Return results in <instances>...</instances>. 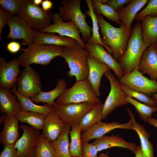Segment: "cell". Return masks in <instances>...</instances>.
I'll return each instance as SVG.
<instances>
[{
    "label": "cell",
    "mask_w": 157,
    "mask_h": 157,
    "mask_svg": "<svg viewBox=\"0 0 157 157\" xmlns=\"http://www.w3.org/2000/svg\"><path fill=\"white\" fill-rule=\"evenodd\" d=\"M102 38L101 40L110 47L113 57L118 62L126 51L131 33L122 25L115 27L106 21L101 15H96Z\"/></svg>",
    "instance_id": "6da1fadb"
},
{
    "label": "cell",
    "mask_w": 157,
    "mask_h": 157,
    "mask_svg": "<svg viewBox=\"0 0 157 157\" xmlns=\"http://www.w3.org/2000/svg\"><path fill=\"white\" fill-rule=\"evenodd\" d=\"M149 46L144 41L141 23L137 22L131 32L125 53L118 62L124 74L131 72L138 66L143 53Z\"/></svg>",
    "instance_id": "7a4b0ae2"
},
{
    "label": "cell",
    "mask_w": 157,
    "mask_h": 157,
    "mask_svg": "<svg viewBox=\"0 0 157 157\" xmlns=\"http://www.w3.org/2000/svg\"><path fill=\"white\" fill-rule=\"evenodd\" d=\"M63 48L62 46L33 42L23 50L17 58L20 65L25 68L33 63L47 65L53 59L60 56Z\"/></svg>",
    "instance_id": "3957f363"
},
{
    "label": "cell",
    "mask_w": 157,
    "mask_h": 157,
    "mask_svg": "<svg viewBox=\"0 0 157 157\" xmlns=\"http://www.w3.org/2000/svg\"><path fill=\"white\" fill-rule=\"evenodd\" d=\"M78 43L71 47H63L60 56L65 59L69 70L67 74L69 77L75 76L76 81L87 78L89 72L88 52Z\"/></svg>",
    "instance_id": "277c9868"
},
{
    "label": "cell",
    "mask_w": 157,
    "mask_h": 157,
    "mask_svg": "<svg viewBox=\"0 0 157 157\" xmlns=\"http://www.w3.org/2000/svg\"><path fill=\"white\" fill-rule=\"evenodd\" d=\"M80 0H63L59 8V14L63 21H71L78 27L85 43L91 36L92 28L86 20L85 14L82 12L80 7Z\"/></svg>",
    "instance_id": "5b68a950"
},
{
    "label": "cell",
    "mask_w": 157,
    "mask_h": 157,
    "mask_svg": "<svg viewBox=\"0 0 157 157\" xmlns=\"http://www.w3.org/2000/svg\"><path fill=\"white\" fill-rule=\"evenodd\" d=\"M32 29L41 31L51 24L53 14L44 11L33 0H22L20 10L18 14Z\"/></svg>",
    "instance_id": "8992f818"
},
{
    "label": "cell",
    "mask_w": 157,
    "mask_h": 157,
    "mask_svg": "<svg viewBox=\"0 0 157 157\" xmlns=\"http://www.w3.org/2000/svg\"><path fill=\"white\" fill-rule=\"evenodd\" d=\"M100 101L93 91L87 78L76 81L71 87L67 88L55 101L56 103L62 104L84 102L95 104Z\"/></svg>",
    "instance_id": "52a82bcc"
},
{
    "label": "cell",
    "mask_w": 157,
    "mask_h": 157,
    "mask_svg": "<svg viewBox=\"0 0 157 157\" xmlns=\"http://www.w3.org/2000/svg\"><path fill=\"white\" fill-rule=\"evenodd\" d=\"M95 104L88 102L62 104L55 102L52 106L54 112L72 127L79 125L83 116Z\"/></svg>",
    "instance_id": "ba28073f"
},
{
    "label": "cell",
    "mask_w": 157,
    "mask_h": 157,
    "mask_svg": "<svg viewBox=\"0 0 157 157\" xmlns=\"http://www.w3.org/2000/svg\"><path fill=\"white\" fill-rule=\"evenodd\" d=\"M104 75L110 82V89L103 104V119H105L116 108L129 103L126 99V95L121 88L119 82L114 74L110 71H108Z\"/></svg>",
    "instance_id": "9c48e42d"
},
{
    "label": "cell",
    "mask_w": 157,
    "mask_h": 157,
    "mask_svg": "<svg viewBox=\"0 0 157 157\" xmlns=\"http://www.w3.org/2000/svg\"><path fill=\"white\" fill-rule=\"evenodd\" d=\"M16 83L17 91L23 96L33 97L41 91L42 84L39 74L30 66L23 70Z\"/></svg>",
    "instance_id": "30bf717a"
},
{
    "label": "cell",
    "mask_w": 157,
    "mask_h": 157,
    "mask_svg": "<svg viewBox=\"0 0 157 157\" xmlns=\"http://www.w3.org/2000/svg\"><path fill=\"white\" fill-rule=\"evenodd\" d=\"M118 81L131 89L146 94L157 93V81L148 79L140 72L137 66L131 72L124 74Z\"/></svg>",
    "instance_id": "8fae6325"
},
{
    "label": "cell",
    "mask_w": 157,
    "mask_h": 157,
    "mask_svg": "<svg viewBox=\"0 0 157 157\" xmlns=\"http://www.w3.org/2000/svg\"><path fill=\"white\" fill-rule=\"evenodd\" d=\"M23 131L22 136L15 144L17 157H35V148L40 135V130L28 125L19 126Z\"/></svg>",
    "instance_id": "7c38bea8"
},
{
    "label": "cell",
    "mask_w": 157,
    "mask_h": 157,
    "mask_svg": "<svg viewBox=\"0 0 157 157\" xmlns=\"http://www.w3.org/2000/svg\"><path fill=\"white\" fill-rule=\"evenodd\" d=\"M52 21L53 24H51L40 32L54 33L62 36L72 38L76 40L82 48L85 49V43L80 37V31L73 22L71 21L64 22L59 13L57 12L53 14Z\"/></svg>",
    "instance_id": "4fadbf2b"
},
{
    "label": "cell",
    "mask_w": 157,
    "mask_h": 157,
    "mask_svg": "<svg viewBox=\"0 0 157 157\" xmlns=\"http://www.w3.org/2000/svg\"><path fill=\"white\" fill-rule=\"evenodd\" d=\"M7 24L9 28V32L6 38L22 39L24 45H29L33 42L34 31L19 15L13 16Z\"/></svg>",
    "instance_id": "5bb4252c"
},
{
    "label": "cell",
    "mask_w": 157,
    "mask_h": 157,
    "mask_svg": "<svg viewBox=\"0 0 157 157\" xmlns=\"http://www.w3.org/2000/svg\"><path fill=\"white\" fill-rule=\"evenodd\" d=\"M20 65L16 58L6 61L4 58H0V86L11 89L17 83L21 70Z\"/></svg>",
    "instance_id": "9a60e30c"
},
{
    "label": "cell",
    "mask_w": 157,
    "mask_h": 157,
    "mask_svg": "<svg viewBox=\"0 0 157 157\" xmlns=\"http://www.w3.org/2000/svg\"><path fill=\"white\" fill-rule=\"evenodd\" d=\"M85 49L88 51L89 55L109 67L117 78H119L124 75L122 69L119 63L106 51L102 45L98 43H85Z\"/></svg>",
    "instance_id": "2e32d148"
},
{
    "label": "cell",
    "mask_w": 157,
    "mask_h": 157,
    "mask_svg": "<svg viewBox=\"0 0 157 157\" xmlns=\"http://www.w3.org/2000/svg\"><path fill=\"white\" fill-rule=\"evenodd\" d=\"M132 123V121L131 119L124 124L119 123L117 122L107 123L101 121L81 134L82 143L88 142L92 139L100 138L106 133L115 129H131Z\"/></svg>",
    "instance_id": "e0dca14e"
},
{
    "label": "cell",
    "mask_w": 157,
    "mask_h": 157,
    "mask_svg": "<svg viewBox=\"0 0 157 157\" xmlns=\"http://www.w3.org/2000/svg\"><path fill=\"white\" fill-rule=\"evenodd\" d=\"M89 72L87 78L92 89L98 97L100 95V85L102 76L111 68L90 55L88 58Z\"/></svg>",
    "instance_id": "ac0fdd59"
},
{
    "label": "cell",
    "mask_w": 157,
    "mask_h": 157,
    "mask_svg": "<svg viewBox=\"0 0 157 157\" xmlns=\"http://www.w3.org/2000/svg\"><path fill=\"white\" fill-rule=\"evenodd\" d=\"M66 124L57 114L52 112L45 119L42 134L45 138L53 141L62 133Z\"/></svg>",
    "instance_id": "d6986e66"
},
{
    "label": "cell",
    "mask_w": 157,
    "mask_h": 157,
    "mask_svg": "<svg viewBox=\"0 0 157 157\" xmlns=\"http://www.w3.org/2000/svg\"><path fill=\"white\" fill-rule=\"evenodd\" d=\"M138 67L139 71L148 74L150 79H157V52L154 45H150L144 51Z\"/></svg>",
    "instance_id": "ffe728a7"
},
{
    "label": "cell",
    "mask_w": 157,
    "mask_h": 157,
    "mask_svg": "<svg viewBox=\"0 0 157 157\" xmlns=\"http://www.w3.org/2000/svg\"><path fill=\"white\" fill-rule=\"evenodd\" d=\"M148 0H131L125 7L117 11L121 25L131 33V24L138 12L144 6Z\"/></svg>",
    "instance_id": "44dd1931"
},
{
    "label": "cell",
    "mask_w": 157,
    "mask_h": 157,
    "mask_svg": "<svg viewBox=\"0 0 157 157\" xmlns=\"http://www.w3.org/2000/svg\"><path fill=\"white\" fill-rule=\"evenodd\" d=\"M11 89L0 87V112L14 116L21 110L20 102Z\"/></svg>",
    "instance_id": "7402d4cb"
},
{
    "label": "cell",
    "mask_w": 157,
    "mask_h": 157,
    "mask_svg": "<svg viewBox=\"0 0 157 157\" xmlns=\"http://www.w3.org/2000/svg\"><path fill=\"white\" fill-rule=\"evenodd\" d=\"M18 120L14 116L6 115L3 130L0 133V142L4 146L14 144L19 138Z\"/></svg>",
    "instance_id": "603a6c76"
},
{
    "label": "cell",
    "mask_w": 157,
    "mask_h": 157,
    "mask_svg": "<svg viewBox=\"0 0 157 157\" xmlns=\"http://www.w3.org/2000/svg\"><path fill=\"white\" fill-rule=\"evenodd\" d=\"M33 42L43 44L55 45L63 47H71L78 43L72 38L62 36L56 33L41 32L34 31Z\"/></svg>",
    "instance_id": "cb8c5ba5"
},
{
    "label": "cell",
    "mask_w": 157,
    "mask_h": 157,
    "mask_svg": "<svg viewBox=\"0 0 157 157\" xmlns=\"http://www.w3.org/2000/svg\"><path fill=\"white\" fill-rule=\"evenodd\" d=\"M97 147L98 151L114 147L128 149L135 152L137 146L135 144L125 141L118 135H104L96 139L92 143Z\"/></svg>",
    "instance_id": "d4e9b609"
},
{
    "label": "cell",
    "mask_w": 157,
    "mask_h": 157,
    "mask_svg": "<svg viewBox=\"0 0 157 157\" xmlns=\"http://www.w3.org/2000/svg\"><path fill=\"white\" fill-rule=\"evenodd\" d=\"M127 110L132 123L131 129L135 131L140 139L142 149L146 157H154L153 145L149 140L150 134L144 126L136 122L133 114L129 108Z\"/></svg>",
    "instance_id": "484cf974"
},
{
    "label": "cell",
    "mask_w": 157,
    "mask_h": 157,
    "mask_svg": "<svg viewBox=\"0 0 157 157\" xmlns=\"http://www.w3.org/2000/svg\"><path fill=\"white\" fill-rule=\"evenodd\" d=\"M66 89L67 83L63 79L60 78L58 80L56 85L53 90L48 92L41 91L37 95L30 98L33 102L46 103L52 106L55 103V100Z\"/></svg>",
    "instance_id": "4316f807"
},
{
    "label": "cell",
    "mask_w": 157,
    "mask_h": 157,
    "mask_svg": "<svg viewBox=\"0 0 157 157\" xmlns=\"http://www.w3.org/2000/svg\"><path fill=\"white\" fill-rule=\"evenodd\" d=\"M11 90L16 95L17 100L20 103L21 110L35 112L46 115L52 112H54L53 106L47 104L44 105H38L34 103L30 97L20 94L17 90L16 85Z\"/></svg>",
    "instance_id": "83f0119b"
},
{
    "label": "cell",
    "mask_w": 157,
    "mask_h": 157,
    "mask_svg": "<svg viewBox=\"0 0 157 157\" xmlns=\"http://www.w3.org/2000/svg\"><path fill=\"white\" fill-rule=\"evenodd\" d=\"M141 21L144 41L154 46L157 43V16H146Z\"/></svg>",
    "instance_id": "f1b7e54d"
},
{
    "label": "cell",
    "mask_w": 157,
    "mask_h": 157,
    "mask_svg": "<svg viewBox=\"0 0 157 157\" xmlns=\"http://www.w3.org/2000/svg\"><path fill=\"white\" fill-rule=\"evenodd\" d=\"M103 104L101 101L95 104L82 117L79 125L83 133L103 119Z\"/></svg>",
    "instance_id": "f546056e"
},
{
    "label": "cell",
    "mask_w": 157,
    "mask_h": 157,
    "mask_svg": "<svg viewBox=\"0 0 157 157\" xmlns=\"http://www.w3.org/2000/svg\"><path fill=\"white\" fill-rule=\"evenodd\" d=\"M85 1L89 9L86 11L85 14L90 17L92 24V35L86 42V43L89 44L93 43L101 44L105 48L108 53L112 55V51L111 48L106 46L104 44L100 37L99 31V25L98 19L97 15L94 11L92 6V0H85Z\"/></svg>",
    "instance_id": "4dcf8cb0"
},
{
    "label": "cell",
    "mask_w": 157,
    "mask_h": 157,
    "mask_svg": "<svg viewBox=\"0 0 157 157\" xmlns=\"http://www.w3.org/2000/svg\"><path fill=\"white\" fill-rule=\"evenodd\" d=\"M70 127L67 124L63 131L57 139L51 141L55 151V157H72L69 152V134Z\"/></svg>",
    "instance_id": "1f68e13d"
},
{
    "label": "cell",
    "mask_w": 157,
    "mask_h": 157,
    "mask_svg": "<svg viewBox=\"0 0 157 157\" xmlns=\"http://www.w3.org/2000/svg\"><path fill=\"white\" fill-rule=\"evenodd\" d=\"M46 116L35 112L21 110L15 116L19 121L27 124L40 130L42 129Z\"/></svg>",
    "instance_id": "d6a6232c"
},
{
    "label": "cell",
    "mask_w": 157,
    "mask_h": 157,
    "mask_svg": "<svg viewBox=\"0 0 157 157\" xmlns=\"http://www.w3.org/2000/svg\"><path fill=\"white\" fill-rule=\"evenodd\" d=\"M71 127L72 130L69 132L71 139L69 146L70 155L71 157H82L81 128L79 125Z\"/></svg>",
    "instance_id": "836d02e7"
},
{
    "label": "cell",
    "mask_w": 157,
    "mask_h": 157,
    "mask_svg": "<svg viewBox=\"0 0 157 157\" xmlns=\"http://www.w3.org/2000/svg\"><path fill=\"white\" fill-rule=\"evenodd\" d=\"M92 3L96 15H103L108 20L115 22L120 26L121 25L117 11L108 5L101 3L99 0H92Z\"/></svg>",
    "instance_id": "e575fe53"
},
{
    "label": "cell",
    "mask_w": 157,
    "mask_h": 157,
    "mask_svg": "<svg viewBox=\"0 0 157 157\" xmlns=\"http://www.w3.org/2000/svg\"><path fill=\"white\" fill-rule=\"evenodd\" d=\"M35 157H55L54 149L51 142L41 134L35 148Z\"/></svg>",
    "instance_id": "d590c367"
},
{
    "label": "cell",
    "mask_w": 157,
    "mask_h": 157,
    "mask_svg": "<svg viewBox=\"0 0 157 157\" xmlns=\"http://www.w3.org/2000/svg\"><path fill=\"white\" fill-rule=\"evenodd\" d=\"M126 99L129 103L135 107L141 118L145 122H147V119L151 117L153 113L157 111V106H151L142 103L127 95Z\"/></svg>",
    "instance_id": "8d00e7d4"
},
{
    "label": "cell",
    "mask_w": 157,
    "mask_h": 157,
    "mask_svg": "<svg viewBox=\"0 0 157 157\" xmlns=\"http://www.w3.org/2000/svg\"><path fill=\"white\" fill-rule=\"evenodd\" d=\"M120 85L121 88L126 95L134 98L149 106H157L153 99L147 94L133 90L122 83H120Z\"/></svg>",
    "instance_id": "74e56055"
},
{
    "label": "cell",
    "mask_w": 157,
    "mask_h": 157,
    "mask_svg": "<svg viewBox=\"0 0 157 157\" xmlns=\"http://www.w3.org/2000/svg\"><path fill=\"white\" fill-rule=\"evenodd\" d=\"M149 16H157V0H150L146 7L136 15L134 20L141 21L144 17Z\"/></svg>",
    "instance_id": "f35d334b"
},
{
    "label": "cell",
    "mask_w": 157,
    "mask_h": 157,
    "mask_svg": "<svg viewBox=\"0 0 157 157\" xmlns=\"http://www.w3.org/2000/svg\"><path fill=\"white\" fill-rule=\"evenodd\" d=\"M21 3L22 0H0V6L1 8L14 15L19 13Z\"/></svg>",
    "instance_id": "ab89813d"
},
{
    "label": "cell",
    "mask_w": 157,
    "mask_h": 157,
    "mask_svg": "<svg viewBox=\"0 0 157 157\" xmlns=\"http://www.w3.org/2000/svg\"><path fill=\"white\" fill-rule=\"evenodd\" d=\"M82 157H97L98 151L96 145L92 143L82 144Z\"/></svg>",
    "instance_id": "60d3db41"
},
{
    "label": "cell",
    "mask_w": 157,
    "mask_h": 157,
    "mask_svg": "<svg viewBox=\"0 0 157 157\" xmlns=\"http://www.w3.org/2000/svg\"><path fill=\"white\" fill-rule=\"evenodd\" d=\"M17 149L15 147V144L4 146L0 153V157H17Z\"/></svg>",
    "instance_id": "b9f144b4"
},
{
    "label": "cell",
    "mask_w": 157,
    "mask_h": 157,
    "mask_svg": "<svg viewBox=\"0 0 157 157\" xmlns=\"http://www.w3.org/2000/svg\"><path fill=\"white\" fill-rule=\"evenodd\" d=\"M13 16L12 14L2 8H0V39L1 38V33L3 27Z\"/></svg>",
    "instance_id": "7bdbcfd3"
},
{
    "label": "cell",
    "mask_w": 157,
    "mask_h": 157,
    "mask_svg": "<svg viewBox=\"0 0 157 157\" xmlns=\"http://www.w3.org/2000/svg\"><path fill=\"white\" fill-rule=\"evenodd\" d=\"M131 0H108L106 4L117 11L125 5L129 4Z\"/></svg>",
    "instance_id": "ee69618b"
},
{
    "label": "cell",
    "mask_w": 157,
    "mask_h": 157,
    "mask_svg": "<svg viewBox=\"0 0 157 157\" xmlns=\"http://www.w3.org/2000/svg\"><path fill=\"white\" fill-rule=\"evenodd\" d=\"M7 50L10 53H15L18 52L20 49V43L15 41H12L8 43L6 46Z\"/></svg>",
    "instance_id": "f6af8a7d"
},
{
    "label": "cell",
    "mask_w": 157,
    "mask_h": 157,
    "mask_svg": "<svg viewBox=\"0 0 157 157\" xmlns=\"http://www.w3.org/2000/svg\"><path fill=\"white\" fill-rule=\"evenodd\" d=\"M42 8L45 11H49L53 7V3L49 0H45L43 1L41 3Z\"/></svg>",
    "instance_id": "bcb514c9"
},
{
    "label": "cell",
    "mask_w": 157,
    "mask_h": 157,
    "mask_svg": "<svg viewBox=\"0 0 157 157\" xmlns=\"http://www.w3.org/2000/svg\"><path fill=\"white\" fill-rule=\"evenodd\" d=\"M134 153L135 157H146L143 153L140 145L137 146Z\"/></svg>",
    "instance_id": "7dc6e473"
},
{
    "label": "cell",
    "mask_w": 157,
    "mask_h": 157,
    "mask_svg": "<svg viewBox=\"0 0 157 157\" xmlns=\"http://www.w3.org/2000/svg\"><path fill=\"white\" fill-rule=\"evenodd\" d=\"M156 116L157 117V114L156 115ZM147 122L157 128V119L152 117L149 118L147 119Z\"/></svg>",
    "instance_id": "c3c4849f"
},
{
    "label": "cell",
    "mask_w": 157,
    "mask_h": 157,
    "mask_svg": "<svg viewBox=\"0 0 157 157\" xmlns=\"http://www.w3.org/2000/svg\"><path fill=\"white\" fill-rule=\"evenodd\" d=\"M6 115L4 113H2L0 118V125L4 122Z\"/></svg>",
    "instance_id": "681fc988"
},
{
    "label": "cell",
    "mask_w": 157,
    "mask_h": 157,
    "mask_svg": "<svg viewBox=\"0 0 157 157\" xmlns=\"http://www.w3.org/2000/svg\"><path fill=\"white\" fill-rule=\"evenodd\" d=\"M33 3L35 5L39 6V4L42 3L43 1L42 0H33Z\"/></svg>",
    "instance_id": "f907efd6"
},
{
    "label": "cell",
    "mask_w": 157,
    "mask_h": 157,
    "mask_svg": "<svg viewBox=\"0 0 157 157\" xmlns=\"http://www.w3.org/2000/svg\"><path fill=\"white\" fill-rule=\"evenodd\" d=\"M97 157H110L108 153H100Z\"/></svg>",
    "instance_id": "816d5d0a"
},
{
    "label": "cell",
    "mask_w": 157,
    "mask_h": 157,
    "mask_svg": "<svg viewBox=\"0 0 157 157\" xmlns=\"http://www.w3.org/2000/svg\"><path fill=\"white\" fill-rule=\"evenodd\" d=\"M152 98L154 100L157 106V93H154L152 95Z\"/></svg>",
    "instance_id": "f5cc1de1"
},
{
    "label": "cell",
    "mask_w": 157,
    "mask_h": 157,
    "mask_svg": "<svg viewBox=\"0 0 157 157\" xmlns=\"http://www.w3.org/2000/svg\"><path fill=\"white\" fill-rule=\"evenodd\" d=\"M99 1L101 3L104 4H106L108 0H99Z\"/></svg>",
    "instance_id": "db71d44e"
},
{
    "label": "cell",
    "mask_w": 157,
    "mask_h": 157,
    "mask_svg": "<svg viewBox=\"0 0 157 157\" xmlns=\"http://www.w3.org/2000/svg\"><path fill=\"white\" fill-rule=\"evenodd\" d=\"M154 47L157 52V43L154 45Z\"/></svg>",
    "instance_id": "11a10c76"
},
{
    "label": "cell",
    "mask_w": 157,
    "mask_h": 157,
    "mask_svg": "<svg viewBox=\"0 0 157 157\" xmlns=\"http://www.w3.org/2000/svg\"></svg>",
    "instance_id": "9f6ffc18"
}]
</instances>
